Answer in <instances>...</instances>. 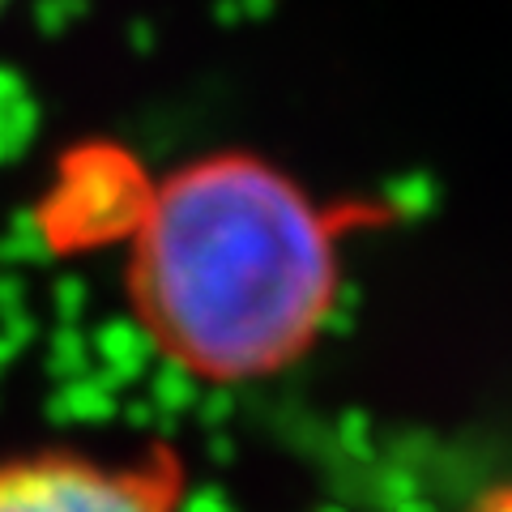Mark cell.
Returning <instances> with one entry per match:
<instances>
[{"label": "cell", "mask_w": 512, "mask_h": 512, "mask_svg": "<svg viewBox=\"0 0 512 512\" xmlns=\"http://www.w3.org/2000/svg\"><path fill=\"white\" fill-rule=\"evenodd\" d=\"M470 512H512V487H495V491H487Z\"/></svg>", "instance_id": "obj_3"}, {"label": "cell", "mask_w": 512, "mask_h": 512, "mask_svg": "<svg viewBox=\"0 0 512 512\" xmlns=\"http://www.w3.org/2000/svg\"><path fill=\"white\" fill-rule=\"evenodd\" d=\"M355 218L252 154L192 158L141 192L128 222V312L192 380L278 376L338 303Z\"/></svg>", "instance_id": "obj_1"}, {"label": "cell", "mask_w": 512, "mask_h": 512, "mask_svg": "<svg viewBox=\"0 0 512 512\" xmlns=\"http://www.w3.org/2000/svg\"><path fill=\"white\" fill-rule=\"evenodd\" d=\"M0 5H5V0H0Z\"/></svg>", "instance_id": "obj_4"}, {"label": "cell", "mask_w": 512, "mask_h": 512, "mask_svg": "<svg viewBox=\"0 0 512 512\" xmlns=\"http://www.w3.org/2000/svg\"><path fill=\"white\" fill-rule=\"evenodd\" d=\"M188 466L167 440L99 457L82 448H30L0 457V512H184Z\"/></svg>", "instance_id": "obj_2"}]
</instances>
